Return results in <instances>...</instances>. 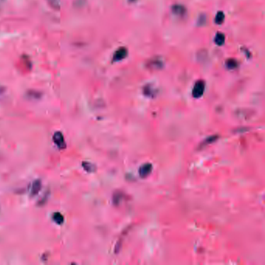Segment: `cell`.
<instances>
[{
    "instance_id": "cell-6",
    "label": "cell",
    "mask_w": 265,
    "mask_h": 265,
    "mask_svg": "<svg viewBox=\"0 0 265 265\" xmlns=\"http://www.w3.org/2000/svg\"><path fill=\"white\" fill-rule=\"evenodd\" d=\"M48 2H49L51 6L55 8V9H59V2H58V0H48Z\"/></svg>"
},
{
    "instance_id": "cell-5",
    "label": "cell",
    "mask_w": 265,
    "mask_h": 265,
    "mask_svg": "<svg viewBox=\"0 0 265 265\" xmlns=\"http://www.w3.org/2000/svg\"><path fill=\"white\" fill-rule=\"evenodd\" d=\"M83 167L86 171L89 172V173H92V172L95 171V167H94L93 164L89 163H83Z\"/></svg>"
},
{
    "instance_id": "cell-1",
    "label": "cell",
    "mask_w": 265,
    "mask_h": 265,
    "mask_svg": "<svg viewBox=\"0 0 265 265\" xmlns=\"http://www.w3.org/2000/svg\"><path fill=\"white\" fill-rule=\"evenodd\" d=\"M53 140L54 142L55 143L56 145H58L60 149L65 147V139H64L63 135L60 132H57L55 133V135L53 136Z\"/></svg>"
},
{
    "instance_id": "cell-4",
    "label": "cell",
    "mask_w": 265,
    "mask_h": 265,
    "mask_svg": "<svg viewBox=\"0 0 265 265\" xmlns=\"http://www.w3.org/2000/svg\"><path fill=\"white\" fill-rule=\"evenodd\" d=\"M53 220L55 221L57 224L61 225V224H62L63 222H64V217L62 215L61 213L57 212V213H55V214L53 215Z\"/></svg>"
},
{
    "instance_id": "cell-3",
    "label": "cell",
    "mask_w": 265,
    "mask_h": 265,
    "mask_svg": "<svg viewBox=\"0 0 265 265\" xmlns=\"http://www.w3.org/2000/svg\"><path fill=\"white\" fill-rule=\"evenodd\" d=\"M40 189H41V182H40V180H37L34 182L33 183L31 187V195L32 196H34L37 194H38V192L40 191Z\"/></svg>"
},
{
    "instance_id": "cell-2",
    "label": "cell",
    "mask_w": 265,
    "mask_h": 265,
    "mask_svg": "<svg viewBox=\"0 0 265 265\" xmlns=\"http://www.w3.org/2000/svg\"><path fill=\"white\" fill-rule=\"evenodd\" d=\"M152 167L151 164H144L142 167H141L140 169H139V174H140V176L142 177H145V176H147L152 171Z\"/></svg>"
}]
</instances>
